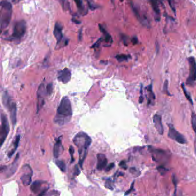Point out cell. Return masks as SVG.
<instances>
[{"instance_id": "9", "label": "cell", "mask_w": 196, "mask_h": 196, "mask_svg": "<svg viewBox=\"0 0 196 196\" xmlns=\"http://www.w3.org/2000/svg\"><path fill=\"white\" fill-rule=\"evenodd\" d=\"M169 132L167 134V136L169 138L180 144H185L187 142V140L185 136L178 132L177 130L174 127L173 125H169Z\"/></svg>"}, {"instance_id": "27", "label": "cell", "mask_w": 196, "mask_h": 196, "mask_svg": "<svg viewBox=\"0 0 196 196\" xmlns=\"http://www.w3.org/2000/svg\"><path fill=\"white\" fill-rule=\"evenodd\" d=\"M181 87H182V90H183V92H184V95H185L186 98L188 99V100L189 102H190L192 105H193L192 99L191 98L190 95L189 94L188 92V91L186 90L185 86H184V84H182V86H181Z\"/></svg>"}, {"instance_id": "16", "label": "cell", "mask_w": 196, "mask_h": 196, "mask_svg": "<svg viewBox=\"0 0 196 196\" xmlns=\"http://www.w3.org/2000/svg\"><path fill=\"white\" fill-rule=\"evenodd\" d=\"M63 150V147L62 144V140L60 138L56 140V142L54 145L53 149V154L55 158H58Z\"/></svg>"}, {"instance_id": "15", "label": "cell", "mask_w": 196, "mask_h": 196, "mask_svg": "<svg viewBox=\"0 0 196 196\" xmlns=\"http://www.w3.org/2000/svg\"><path fill=\"white\" fill-rule=\"evenodd\" d=\"M88 0H74L79 13L82 16L86 15L88 12L89 8L86 7L85 4V2H86Z\"/></svg>"}, {"instance_id": "38", "label": "cell", "mask_w": 196, "mask_h": 196, "mask_svg": "<svg viewBox=\"0 0 196 196\" xmlns=\"http://www.w3.org/2000/svg\"><path fill=\"white\" fill-rule=\"evenodd\" d=\"M74 175L75 176H78L79 174H80V170H79V167L78 165H76L74 167Z\"/></svg>"}, {"instance_id": "28", "label": "cell", "mask_w": 196, "mask_h": 196, "mask_svg": "<svg viewBox=\"0 0 196 196\" xmlns=\"http://www.w3.org/2000/svg\"><path fill=\"white\" fill-rule=\"evenodd\" d=\"M193 130L196 134V114L193 113L192 114V120H191Z\"/></svg>"}, {"instance_id": "33", "label": "cell", "mask_w": 196, "mask_h": 196, "mask_svg": "<svg viewBox=\"0 0 196 196\" xmlns=\"http://www.w3.org/2000/svg\"><path fill=\"white\" fill-rule=\"evenodd\" d=\"M157 170H158V171L162 175L165 174L166 173V172H167V169H166L164 166H159V167H157Z\"/></svg>"}, {"instance_id": "6", "label": "cell", "mask_w": 196, "mask_h": 196, "mask_svg": "<svg viewBox=\"0 0 196 196\" xmlns=\"http://www.w3.org/2000/svg\"><path fill=\"white\" fill-rule=\"evenodd\" d=\"M1 131H0V141H1V146H2L9 132V125L8 122V118L5 114L1 113Z\"/></svg>"}, {"instance_id": "34", "label": "cell", "mask_w": 196, "mask_h": 196, "mask_svg": "<svg viewBox=\"0 0 196 196\" xmlns=\"http://www.w3.org/2000/svg\"><path fill=\"white\" fill-rule=\"evenodd\" d=\"M105 186L106 188L109 189H110V190H113V186L112 185V181H111L110 179H108V180H106L105 185Z\"/></svg>"}, {"instance_id": "37", "label": "cell", "mask_w": 196, "mask_h": 196, "mask_svg": "<svg viewBox=\"0 0 196 196\" xmlns=\"http://www.w3.org/2000/svg\"><path fill=\"white\" fill-rule=\"evenodd\" d=\"M114 165H114V163H111L108 166L106 167V172H108V171H110V170L112 169L113 167H114Z\"/></svg>"}, {"instance_id": "20", "label": "cell", "mask_w": 196, "mask_h": 196, "mask_svg": "<svg viewBox=\"0 0 196 196\" xmlns=\"http://www.w3.org/2000/svg\"><path fill=\"white\" fill-rule=\"evenodd\" d=\"M45 182L42 181H35L32 183L30 186L31 190L34 193H38L40 189L42 188V186Z\"/></svg>"}, {"instance_id": "2", "label": "cell", "mask_w": 196, "mask_h": 196, "mask_svg": "<svg viewBox=\"0 0 196 196\" xmlns=\"http://www.w3.org/2000/svg\"><path fill=\"white\" fill-rule=\"evenodd\" d=\"M73 142L78 149L79 165L82 169V165L86 157L88 149L91 143V139L86 133L81 132L76 134L73 139Z\"/></svg>"}, {"instance_id": "14", "label": "cell", "mask_w": 196, "mask_h": 196, "mask_svg": "<svg viewBox=\"0 0 196 196\" xmlns=\"http://www.w3.org/2000/svg\"><path fill=\"white\" fill-rule=\"evenodd\" d=\"M97 169L98 170H102L104 169L107 166L108 160L106 157V155L102 153H99L97 155Z\"/></svg>"}, {"instance_id": "45", "label": "cell", "mask_w": 196, "mask_h": 196, "mask_svg": "<svg viewBox=\"0 0 196 196\" xmlns=\"http://www.w3.org/2000/svg\"><path fill=\"white\" fill-rule=\"evenodd\" d=\"M81 30H80V31H79V40H81Z\"/></svg>"}, {"instance_id": "47", "label": "cell", "mask_w": 196, "mask_h": 196, "mask_svg": "<svg viewBox=\"0 0 196 196\" xmlns=\"http://www.w3.org/2000/svg\"><path fill=\"white\" fill-rule=\"evenodd\" d=\"M120 1L121 2H123L124 0H120Z\"/></svg>"}, {"instance_id": "5", "label": "cell", "mask_w": 196, "mask_h": 196, "mask_svg": "<svg viewBox=\"0 0 196 196\" xmlns=\"http://www.w3.org/2000/svg\"><path fill=\"white\" fill-rule=\"evenodd\" d=\"M63 26L59 23H56L54 26L53 33L57 40V47L59 48L64 47L68 44V40L65 39L62 33Z\"/></svg>"}, {"instance_id": "42", "label": "cell", "mask_w": 196, "mask_h": 196, "mask_svg": "<svg viewBox=\"0 0 196 196\" xmlns=\"http://www.w3.org/2000/svg\"><path fill=\"white\" fill-rule=\"evenodd\" d=\"M48 189H49V188H45V189H44V190H43L42 192H40V193L38 195V196H43L44 195V194H45V192H47V191L48 190Z\"/></svg>"}, {"instance_id": "12", "label": "cell", "mask_w": 196, "mask_h": 196, "mask_svg": "<svg viewBox=\"0 0 196 196\" xmlns=\"http://www.w3.org/2000/svg\"><path fill=\"white\" fill-rule=\"evenodd\" d=\"M57 78L58 80L60 82L63 84H67L70 82L72 78L71 71L68 68H64L63 69L58 72Z\"/></svg>"}, {"instance_id": "19", "label": "cell", "mask_w": 196, "mask_h": 196, "mask_svg": "<svg viewBox=\"0 0 196 196\" xmlns=\"http://www.w3.org/2000/svg\"><path fill=\"white\" fill-rule=\"evenodd\" d=\"M98 27H99V29L101 31V32H102V34H104V41L106 43L111 44L113 42V40H112V36H110V34L106 31L105 29L102 27V25H101V24L98 25Z\"/></svg>"}, {"instance_id": "21", "label": "cell", "mask_w": 196, "mask_h": 196, "mask_svg": "<svg viewBox=\"0 0 196 196\" xmlns=\"http://www.w3.org/2000/svg\"><path fill=\"white\" fill-rule=\"evenodd\" d=\"M20 135H17V136H16L15 140L14 141V143H13V146L14 147L13 149L11 151H10L8 154V157L9 158H11L12 157V155L14 154V153H15V151H16L17 147H19V143H20Z\"/></svg>"}, {"instance_id": "17", "label": "cell", "mask_w": 196, "mask_h": 196, "mask_svg": "<svg viewBox=\"0 0 196 196\" xmlns=\"http://www.w3.org/2000/svg\"><path fill=\"white\" fill-rule=\"evenodd\" d=\"M10 111V116H11V120L13 126H15L16 124L17 123V105L15 103H12L10 107L9 108Z\"/></svg>"}, {"instance_id": "11", "label": "cell", "mask_w": 196, "mask_h": 196, "mask_svg": "<svg viewBox=\"0 0 196 196\" xmlns=\"http://www.w3.org/2000/svg\"><path fill=\"white\" fill-rule=\"evenodd\" d=\"M23 169L26 171L21 177V181L24 186H28L30 185L32 182V170L30 166L26 165L23 167Z\"/></svg>"}, {"instance_id": "25", "label": "cell", "mask_w": 196, "mask_h": 196, "mask_svg": "<svg viewBox=\"0 0 196 196\" xmlns=\"http://www.w3.org/2000/svg\"><path fill=\"white\" fill-rule=\"evenodd\" d=\"M65 11L70 9V2L68 0H58Z\"/></svg>"}, {"instance_id": "40", "label": "cell", "mask_w": 196, "mask_h": 196, "mask_svg": "<svg viewBox=\"0 0 196 196\" xmlns=\"http://www.w3.org/2000/svg\"><path fill=\"white\" fill-rule=\"evenodd\" d=\"M119 166H121L122 168L126 169H127V166H126V164H125V162L124 161H121L119 163Z\"/></svg>"}, {"instance_id": "32", "label": "cell", "mask_w": 196, "mask_h": 196, "mask_svg": "<svg viewBox=\"0 0 196 196\" xmlns=\"http://www.w3.org/2000/svg\"><path fill=\"white\" fill-rule=\"evenodd\" d=\"M147 90L148 91V93H149V95H150V99H155V96L154 94V92H153V91H152V86H151V85L149 86L148 87Z\"/></svg>"}, {"instance_id": "41", "label": "cell", "mask_w": 196, "mask_h": 196, "mask_svg": "<svg viewBox=\"0 0 196 196\" xmlns=\"http://www.w3.org/2000/svg\"><path fill=\"white\" fill-rule=\"evenodd\" d=\"M131 42H132L133 44L135 45V44H136L138 42V38H137L136 37H133V38H132V39H131Z\"/></svg>"}, {"instance_id": "31", "label": "cell", "mask_w": 196, "mask_h": 196, "mask_svg": "<svg viewBox=\"0 0 196 196\" xmlns=\"http://www.w3.org/2000/svg\"><path fill=\"white\" fill-rule=\"evenodd\" d=\"M69 153L71 155V163L74 162V147L71 146L69 149Z\"/></svg>"}, {"instance_id": "22", "label": "cell", "mask_w": 196, "mask_h": 196, "mask_svg": "<svg viewBox=\"0 0 196 196\" xmlns=\"http://www.w3.org/2000/svg\"><path fill=\"white\" fill-rule=\"evenodd\" d=\"M2 100H3V104L4 106H5L7 108H9L12 103H11V99L10 98L9 95L8 94V92L6 91L4 92Z\"/></svg>"}, {"instance_id": "7", "label": "cell", "mask_w": 196, "mask_h": 196, "mask_svg": "<svg viewBox=\"0 0 196 196\" xmlns=\"http://www.w3.org/2000/svg\"><path fill=\"white\" fill-rule=\"evenodd\" d=\"M149 150L152 154V157L154 161L157 162L167 161L169 154L167 151L161 149H156L151 146L149 147Z\"/></svg>"}, {"instance_id": "36", "label": "cell", "mask_w": 196, "mask_h": 196, "mask_svg": "<svg viewBox=\"0 0 196 196\" xmlns=\"http://www.w3.org/2000/svg\"><path fill=\"white\" fill-rule=\"evenodd\" d=\"M134 183L135 182L133 181L132 183V185L131 186V188L129 189L128 190H127L126 192L125 193V196H127L129 194H130L132 190H133V187H134Z\"/></svg>"}, {"instance_id": "4", "label": "cell", "mask_w": 196, "mask_h": 196, "mask_svg": "<svg viewBox=\"0 0 196 196\" xmlns=\"http://www.w3.org/2000/svg\"><path fill=\"white\" fill-rule=\"evenodd\" d=\"M26 30V23L24 20L16 22L13 30V33L8 38L10 41H20L24 36Z\"/></svg>"}, {"instance_id": "1", "label": "cell", "mask_w": 196, "mask_h": 196, "mask_svg": "<svg viewBox=\"0 0 196 196\" xmlns=\"http://www.w3.org/2000/svg\"><path fill=\"white\" fill-rule=\"evenodd\" d=\"M72 115V104L69 98L65 96L62 99L57 109L54 121L55 124L63 126L68 123Z\"/></svg>"}, {"instance_id": "30", "label": "cell", "mask_w": 196, "mask_h": 196, "mask_svg": "<svg viewBox=\"0 0 196 196\" xmlns=\"http://www.w3.org/2000/svg\"><path fill=\"white\" fill-rule=\"evenodd\" d=\"M53 91V86L52 83H49L46 86V91L47 94L48 95H51L52 94Z\"/></svg>"}, {"instance_id": "3", "label": "cell", "mask_w": 196, "mask_h": 196, "mask_svg": "<svg viewBox=\"0 0 196 196\" xmlns=\"http://www.w3.org/2000/svg\"><path fill=\"white\" fill-rule=\"evenodd\" d=\"M0 9V23H1V30L5 29L8 27L11 20L12 15V5L6 0L1 1Z\"/></svg>"}, {"instance_id": "39", "label": "cell", "mask_w": 196, "mask_h": 196, "mask_svg": "<svg viewBox=\"0 0 196 196\" xmlns=\"http://www.w3.org/2000/svg\"><path fill=\"white\" fill-rule=\"evenodd\" d=\"M130 172L131 173L133 174H138V175H139L140 172H138L137 170H136V168H134V167H132V168H131L130 169Z\"/></svg>"}, {"instance_id": "13", "label": "cell", "mask_w": 196, "mask_h": 196, "mask_svg": "<svg viewBox=\"0 0 196 196\" xmlns=\"http://www.w3.org/2000/svg\"><path fill=\"white\" fill-rule=\"evenodd\" d=\"M153 122L155 127L160 135H163L164 132V128L162 124V117L161 115L155 114L153 117Z\"/></svg>"}, {"instance_id": "23", "label": "cell", "mask_w": 196, "mask_h": 196, "mask_svg": "<svg viewBox=\"0 0 196 196\" xmlns=\"http://www.w3.org/2000/svg\"><path fill=\"white\" fill-rule=\"evenodd\" d=\"M150 3L155 14L156 15H159L160 11H159V0H150Z\"/></svg>"}, {"instance_id": "10", "label": "cell", "mask_w": 196, "mask_h": 196, "mask_svg": "<svg viewBox=\"0 0 196 196\" xmlns=\"http://www.w3.org/2000/svg\"><path fill=\"white\" fill-rule=\"evenodd\" d=\"M188 60L189 65V74L187 79V83L191 85L196 82V61L193 57H189Z\"/></svg>"}, {"instance_id": "26", "label": "cell", "mask_w": 196, "mask_h": 196, "mask_svg": "<svg viewBox=\"0 0 196 196\" xmlns=\"http://www.w3.org/2000/svg\"><path fill=\"white\" fill-rule=\"evenodd\" d=\"M56 165L60 169V170L63 172H65L66 171V165L65 164L64 162L63 161H60V160H57L56 161Z\"/></svg>"}, {"instance_id": "18", "label": "cell", "mask_w": 196, "mask_h": 196, "mask_svg": "<svg viewBox=\"0 0 196 196\" xmlns=\"http://www.w3.org/2000/svg\"><path fill=\"white\" fill-rule=\"evenodd\" d=\"M19 158V154H17L16 157L14 161V162H13V163L12 164L11 167L9 168V170L8 172L7 173V177H11L12 175H13L16 171V170L17 169V166H18V160Z\"/></svg>"}, {"instance_id": "24", "label": "cell", "mask_w": 196, "mask_h": 196, "mask_svg": "<svg viewBox=\"0 0 196 196\" xmlns=\"http://www.w3.org/2000/svg\"><path fill=\"white\" fill-rule=\"evenodd\" d=\"M130 58H131L130 55H125V54L117 55V56H116V59H117L119 62H123L125 61H127Z\"/></svg>"}, {"instance_id": "8", "label": "cell", "mask_w": 196, "mask_h": 196, "mask_svg": "<svg viewBox=\"0 0 196 196\" xmlns=\"http://www.w3.org/2000/svg\"><path fill=\"white\" fill-rule=\"evenodd\" d=\"M47 94L46 87L44 84H40L38 87L37 91V104H36V111H39L44 106L45 103V96Z\"/></svg>"}, {"instance_id": "43", "label": "cell", "mask_w": 196, "mask_h": 196, "mask_svg": "<svg viewBox=\"0 0 196 196\" xmlns=\"http://www.w3.org/2000/svg\"><path fill=\"white\" fill-rule=\"evenodd\" d=\"M20 1H23V0H12V2L15 4H17V3L19 2Z\"/></svg>"}, {"instance_id": "35", "label": "cell", "mask_w": 196, "mask_h": 196, "mask_svg": "<svg viewBox=\"0 0 196 196\" xmlns=\"http://www.w3.org/2000/svg\"><path fill=\"white\" fill-rule=\"evenodd\" d=\"M169 4L170 5V7L171 8L172 11H174V14H175V2L174 0H167Z\"/></svg>"}, {"instance_id": "29", "label": "cell", "mask_w": 196, "mask_h": 196, "mask_svg": "<svg viewBox=\"0 0 196 196\" xmlns=\"http://www.w3.org/2000/svg\"><path fill=\"white\" fill-rule=\"evenodd\" d=\"M168 84H169V82L167 80H165V82H164V84H163V92L165 93H166V94L169 95V96H171V95L170 94V92H169L168 91Z\"/></svg>"}, {"instance_id": "46", "label": "cell", "mask_w": 196, "mask_h": 196, "mask_svg": "<svg viewBox=\"0 0 196 196\" xmlns=\"http://www.w3.org/2000/svg\"><path fill=\"white\" fill-rule=\"evenodd\" d=\"M173 196H177V192H176V188H175V192L174 193Z\"/></svg>"}, {"instance_id": "44", "label": "cell", "mask_w": 196, "mask_h": 196, "mask_svg": "<svg viewBox=\"0 0 196 196\" xmlns=\"http://www.w3.org/2000/svg\"><path fill=\"white\" fill-rule=\"evenodd\" d=\"M194 150H195V152L196 153V138L194 140Z\"/></svg>"}]
</instances>
